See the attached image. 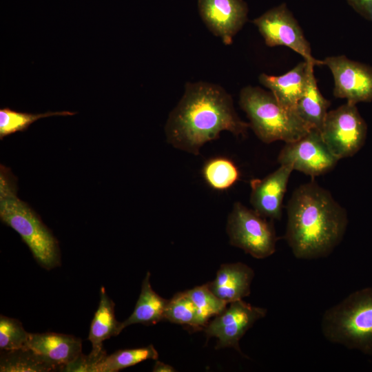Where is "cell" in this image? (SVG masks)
<instances>
[{
  "label": "cell",
  "instance_id": "obj_26",
  "mask_svg": "<svg viewBox=\"0 0 372 372\" xmlns=\"http://www.w3.org/2000/svg\"><path fill=\"white\" fill-rule=\"evenodd\" d=\"M30 333L17 319L0 316V349L11 351L26 347Z\"/></svg>",
  "mask_w": 372,
  "mask_h": 372
},
{
  "label": "cell",
  "instance_id": "obj_8",
  "mask_svg": "<svg viewBox=\"0 0 372 372\" xmlns=\"http://www.w3.org/2000/svg\"><path fill=\"white\" fill-rule=\"evenodd\" d=\"M252 22L267 46H286L313 65H323L322 61L312 56L309 43L285 3L267 10Z\"/></svg>",
  "mask_w": 372,
  "mask_h": 372
},
{
  "label": "cell",
  "instance_id": "obj_14",
  "mask_svg": "<svg viewBox=\"0 0 372 372\" xmlns=\"http://www.w3.org/2000/svg\"><path fill=\"white\" fill-rule=\"evenodd\" d=\"M26 347L39 354L59 371H63L66 365L82 353L80 338L54 332L30 333Z\"/></svg>",
  "mask_w": 372,
  "mask_h": 372
},
{
  "label": "cell",
  "instance_id": "obj_20",
  "mask_svg": "<svg viewBox=\"0 0 372 372\" xmlns=\"http://www.w3.org/2000/svg\"><path fill=\"white\" fill-rule=\"evenodd\" d=\"M1 372H49L57 371L55 366L28 347L1 350Z\"/></svg>",
  "mask_w": 372,
  "mask_h": 372
},
{
  "label": "cell",
  "instance_id": "obj_2",
  "mask_svg": "<svg viewBox=\"0 0 372 372\" xmlns=\"http://www.w3.org/2000/svg\"><path fill=\"white\" fill-rule=\"evenodd\" d=\"M287 213L284 237L297 259L329 256L342 240L348 225L346 209L313 181L293 192Z\"/></svg>",
  "mask_w": 372,
  "mask_h": 372
},
{
  "label": "cell",
  "instance_id": "obj_24",
  "mask_svg": "<svg viewBox=\"0 0 372 372\" xmlns=\"http://www.w3.org/2000/svg\"><path fill=\"white\" fill-rule=\"evenodd\" d=\"M76 112L69 111L47 112L32 114L18 112L6 107L0 109V139L18 132L25 131L30 125L39 118L52 116H72Z\"/></svg>",
  "mask_w": 372,
  "mask_h": 372
},
{
  "label": "cell",
  "instance_id": "obj_7",
  "mask_svg": "<svg viewBox=\"0 0 372 372\" xmlns=\"http://www.w3.org/2000/svg\"><path fill=\"white\" fill-rule=\"evenodd\" d=\"M320 132L329 150L340 160L353 156L363 147L367 125L356 105L347 102L328 112Z\"/></svg>",
  "mask_w": 372,
  "mask_h": 372
},
{
  "label": "cell",
  "instance_id": "obj_21",
  "mask_svg": "<svg viewBox=\"0 0 372 372\" xmlns=\"http://www.w3.org/2000/svg\"><path fill=\"white\" fill-rule=\"evenodd\" d=\"M158 353L152 344L120 349L106 355L92 367V372H116L147 360H157Z\"/></svg>",
  "mask_w": 372,
  "mask_h": 372
},
{
  "label": "cell",
  "instance_id": "obj_17",
  "mask_svg": "<svg viewBox=\"0 0 372 372\" xmlns=\"http://www.w3.org/2000/svg\"><path fill=\"white\" fill-rule=\"evenodd\" d=\"M114 306V302L102 286L99 307L91 322L87 338L92 344V351L88 355L94 365L107 355L103 342L112 336H117L121 332V322L115 317Z\"/></svg>",
  "mask_w": 372,
  "mask_h": 372
},
{
  "label": "cell",
  "instance_id": "obj_10",
  "mask_svg": "<svg viewBox=\"0 0 372 372\" xmlns=\"http://www.w3.org/2000/svg\"><path fill=\"white\" fill-rule=\"evenodd\" d=\"M204 328L207 338H216V349L232 347L241 353L240 340L267 310L253 306L242 300L231 302Z\"/></svg>",
  "mask_w": 372,
  "mask_h": 372
},
{
  "label": "cell",
  "instance_id": "obj_16",
  "mask_svg": "<svg viewBox=\"0 0 372 372\" xmlns=\"http://www.w3.org/2000/svg\"><path fill=\"white\" fill-rule=\"evenodd\" d=\"M254 277V270L245 263L223 264L207 285L217 297L229 304L249 296Z\"/></svg>",
  "mask_w": 372,
  "mask_h": 372
},
{
  "label": "cell",
  "instance_id": "obj_23",
  "mask_svg": "<svg viewBox=\"0 0 372 372\" xmlns=\"http://www.w3.org/2000/svg\"><path fill=\"white\" fill-rule=\"evenodd\" d=\"M186 292L196 309L200 330L204 329L210 319L220 314L228 304L211 291L207 283L186 290Z\"/></svg>",
  "mask_w": 372,
  "mask_h": 372
},
{
  "label": "cell",
  "instance_id": "obj_1",
  "mask_svg": "<svg viewBox=\"0 0 372 372\" xmlns=\"http://www.w3.org/2000/svg\"><path fill=\"white\" fill-rule=\"evenodd\" d=\"M249 127L223 87L198 81L185 84L181 99L169 114L165 132L173 147L198 155L206 143L217 139L222 132L244 136Z\"/></svg>",
  "mask_w": 372,
  "mask_h": 372
},
{
  "label": "cell",
  "instance_id": "obj_12",
  "mask_svg": "<svg viewBox=\"0 0 372 372\" xmlns=\"http://www.w3.org/2000/svg\"><path fill=\"white\" fill-rule=\"evenodd\" d=\"M198 6L209 30L227 45L247 19L248 8L242 0H198Z\"/></svg>",
  "mask_w": 372,
  "mask_h": 372
},
{
  "label": "cell",
  "instance_id": "obj_28",
  "mask_svg": "<svg viewBox=\"0 0 372 372\" xmlns=\"http://www.w3.org/2000/svg\"><path fill=\"white\" fill-rule=\"evenodd\" d=\"M154 372H174L176 371L175 369L169 364L163 363L160 361H156L153 367Z\"/></svg>",
  "mask_w": 372,
  "mask_h": 372
},
{
  "label": "cell",
  "instance_id": "obj_5",
  "mask_svg": "<svg viewBox=\"0 0 372 372\" xmlns=\"http://www.w3.org/2000/svg\"><path fill=\"white\" fill-rule=\"evenodd\" d=\"M239 105L249 120V126L265 143L298 140L312 128L296 111L283 107L269 91L251 85L240 92Z\"/></svg>",
  "mask_w": 372,
  "mask_h": 372
},
{
  "label": "cell",
  "instance_id": "obj_27",
  "mask_svg": "<svg viewBox=\"0 0 372 372\" xmlns=\"http://www.w3.org/2000/svg\"><path fill=\"white\" fill-rule=\"evenodd\" d=\"M361 16L372 21V0H346Z\"/></svg>",
  "mask_w": 372,
  "mask_h": 372
},
{
  "label": "cell",
  "instance_id": "obj_13",
  "mask_svg": "<svg viewBox=\"0 0 372 372\" xmlns=\"http://www.w3.org/2000/svg\"><path fill=\"white\" fill-rule=\"evenodd\" d=\"M293 168L287 165L280 167L265 178L250 181V203L253 209L270 220H280L282 202Z\"/></svg>",
  "mask_w": 372,
  "mask_h": 372
},
{
  "label": "cell",
  "instance_id": "obj_19",
  "mask_svg": "<svg viewBox=\"0 0 372 372\" xmlns=\"http://www.w3.org/2000/svg\"><path fill=\"white\" fill-rule=\"evenodd\" d=\"M314 66H311L304 94L296 107L300 118L311 128L321 130L331 102L325 99L318 88L314 75Z\"/></svg>",
  "mask_w": 372,
  "mask_h": 372
},
{
  "label": "cell",
  "instance_id": "obj_9",
  "mask_svg": "<svg viewBox=\"0 0 372 372\" xmlns=\"http://www.w3.org/2000/svg\"><path fill=\"white\" fill-rule=\"evenodd\" d=\"M338 161L316 128L297 141L286 143L278 156L280 165H289L311 177L329 172Z\"/></svg>",
  "mask_w": 372,
  "mask_h": 372
},
{
  "label": "cell",
  "instance_id": "obj_11",
  "mask_svg": "<svg viewBox=\"0 0 372 372\" xmlns=\"http://www.w3.org/2000/svg\"><path fill=\"white\" fill-rule=\"evenodd\" d=\"M322 62L332 73L335 97L355 105L372 101V68L344 55L328 56Z\"/></svg>",
  "mask_w": 372,
  "mask_h": 372
},
{
  "label": "cell",
  "instance_id": "obj_22",
  "mask_svg": "<svg viewBox=\"0 0 372 372\" xmlns=\"http://www.w3.org/2000/svg\"><path fill=\"white\" fill-rule=\"evenodd\" d=\"M203 177L214 190L225 191L231 187L240 178L236 164L224 156L214 157L206 161L202 169Z\"/></svg>",
  "mask_w": 372,
  "mask_h": 372
},
{
  "label": "cell",
  "instance_id": "obj_4",
  "mask_svg": "<svg viewBox=\"0 0 372 372\" xmlns=\"http://www.w3.org/2000/svg\"><path fill=\"white\" fill-rule=\"evenodd\" d=\"M321 330L331 343L372 355V287L350 293L325 311Z\"/></svg>",
  "mask_w": 372,
  "mask_h": 372
},
{
  "label": "cell",
  "instance_id": "obj_18",
  "mask_svg": "<svg viewBox=\"0 0 372 372\" xmlns=\"http://www.w3.org/2000/svg\"><path fill=\"white\" fill-rule=\"evenodd\" d=\"M168 302L152 289L150 273L147 272L141 285V293L132 313L121 322V331L134 324L152 325L164 320L165 309Z\"/></svg>",
  "mask_w": 372,
  "mask_h": 372
},
{
  "label": "cell",
  "instance_id": "obj_3",
  "mask_svg": "<svg viewBox=\"0 0 372 372\" xmlns=\"http://www.w3.org/2000/svg\"><path fill=\"white\" fill-rule=\"evenodd\" d=\"M17 179L0 165V219L17 231L37 263L46 270L61 265L59 242L39 215L17 196Z\"/></svg>",
  "mask_w": 372,
  "mask_h": 372
},
{
  "label": "cell",
  "instance_id": "obj_6",
  "mask_svg": "<svg viewBox=\"0 0 372 372\" xmlns=\"http://www.w3.org/2000/svg\"><path fill=\"white\" fill-rule=\"evenodd\" d=\"M229 243L257 259L276 251L278 236L272 222L240 202L234 203L227 222Z\"/></svg>",
  "mask_w": 372,
  "mask_h": 372
},
{
  "label": "cell",
  "instance_id": "obj_25",
  "mask_svg": "<svg viewBox=\"0 0 372 372\" xmlns=\"http://www.w3.org/2000/svg\"><path fill=\"white\" fill-rule=\"evenodd\" d=\"M164 320L185 326L194 331L200 330L196 309L186 291L176 293L168 300Z\"/></svg>",
  "mask_w": 372,
  "mask_h": 372
},
{
  "label": "cell",
  "instance_id": "obj_15",
  "mask_svg": "<svg viewBox=\"0 0 372 372\" xmlns=\"http://www.w3.org/2000/svg\"><path fill=\"white\" fill-rule=\"evenodd\" d=\"M312 65L304 60L282 75L262 73L259 76V81L270 90L283 107L296 111L298 101L306 89L309 69Z\"/></svg>",
  "mask_w": 372,
  "mask_h": 372
}]
</instances>
